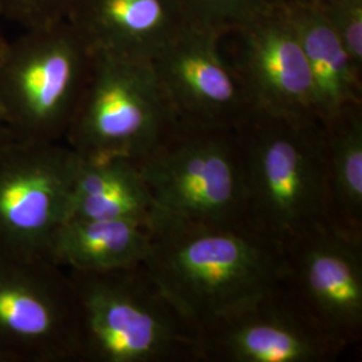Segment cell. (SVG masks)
Masks as SVG:
<instances>
[{
    "label": "cell",
    "mask_w": 362,
    "mask_h": 362,
    "mask_svg": "<svg viewBox=\"0 0 362 362\" xmlns=\"http://www.w3.org/2000/svg\"><path fill=\"white\" fill-rule=\"evenodd\" d=\"M144 266L200 333L282 282L284 251L243 224L157 221Z\"/></svg>",
    "instance_id": "6da1fadb"
},
{
    "label": "cell",
    "mask_w": 362,
    "mask_h": 362,
    "mask_svg": "<svg viewBox=\"0 0 362 362\" xmlns=\"http://www.w3.org/2000/svg\"><path fill=\"white\" fill-rule=\"evenodd\" d=\"M245 224L282 251L330 226L326 134L318 117L254 109L236 128Z\"/></svg>",
    "instance_id": "7a4b0ae2"
},
{
    "label": "cell",
    "mask_w": 362,
    "mask_h": 362,
    "mask_svg": "<svg viewBox=\"0 0 362 362\" xmlns=\"http://www.w3.org/2000/svg\"><path fill=\"white\" fill-rule=\"evenodd\" d=\"M74 286L79 361L199 362V333L144 263L67 270Z\"/></svg>",
    "instance_id": "3957f363"
},
{
    "label": "cell",
    "mask_w": 362,
    "mask_h": 362,
    "mask_svg": "<svg viewBox=\"0 0 362 362\" xmlns=\"http://www.w3.org/2000/svg\"><path fill=\"white\" fill-rule=\"evenodd\" d=\"M94 52L70 21L27 28L0 59V115L13 141L65 143Z\"/></svg>",
    "instance_id": "277c9868"
},
{
    "label": "cell",
    "mask_w": 362,
    "mask_h": 362,
    "mask_svg": "<svg viewBox=\"0 0 362 362\" xmlns=\"http://www.w3.org/2000/svg\"><path fill=\"white\" fill-rule=\"evenodd\" d=\"M155 203V219L245 224V176L236 128L182 124L134 161Z\"/></svg>",
    "instance_id": "5b68a950"
},
{
    "label": "cell",
    "mask_w": 362,
    "mask_h": 362,
    "mask_svg": "<svg viewBox=\"0 0 362 362\" xmlns=\"http://www.w3.org/2000/svg\"><path fill=\"white\" fill-rule=\"evenodd\" d=\"M94 52L65 143L81 157L139 161L179 124L152 61Z\"/></svg>",
    "instance_id": "8992f818"
},
{
    "label": "cell",
    "mask_w": 362,
    "mask_h": 362,
    "mask_svg": "<svg viewBox=\"0 0 362 362\" xmlns=\"http://www.w3.org/2000/svg\"><path fill=\"white\" fill-rule=\"evenodd\" d=\"M79 361L74 286L42 257L0 254V362Z\"/></svg>",
    "instance_id": "52a82bcc"
},
{
    "label": "cell",
    "mask_w": 362,
    "mask_h": 362,
    "mask_svg": "<svg viewBox=\"0 0 362 362\" xmlns=\"http://www.w3.org/2000/svg\"><path fill=\"white\" fill-rule=\"evenodd\" d=\"M77 163L66 143L13 141L0 151V254L46 258L67 219Z\"/></svg>",
    "instance_id": "ba28073f"
},
{
    "label": "cell",
    "mask_w": 362,
    "mask_h": 362,
    "mask_svg": "<svg viewBox=\"0 0 362 362\" xmlns=\"http://www.w3.org/2000/svg\"><path fill=\"white\" fill-rule=\"evenodd\" d=\"M282 286L311 320L344 346L362 337V235L333 226L284 250Z\"/></svg>",
    "instance_id": "9c48e42d"
},
{
    "label": "cell",
    "mask_w": 362,
    "mask_h": 362,
    "mask_svg": "<svg viewBox=\"0 0 362 362\" xmlns=\"http://www.w3.org/2000/svg\"><path fill=\"white\" fill-rule=\"evenodd\" d=\"M345 349L298 306L282 282L199 333V362H330Z\"/></svg>",
    "instance_id": "30bf717a"
},
{
    "label": "cell",
    "mask_w": 362,
    "mask_h": 362,
    "mask_svg": "<svg viewBox=\"0 0 362 362\" xmlns=\"http://www.w3.org/2000/svg\"><path fill=\"white\" fill-rule=\"evenodd\" d=\"M285 4L219 35L220 49L254 109L321 118L310 70Z\"/></svg>",
    "instance_id": "8fae6325"
},
{
    "label": "cell",
    "mask_w": 362,
    "mask_h": 362,
    "mask_svg": "<svg viewBox=\"0 0 362 362\" xmlns=\"http://www.w3.org/2000/svg\"><path fill=\"white\" fill-rule=\"evenodd\" d=\"M152 65L182 124L235 129L254 110L215 33L188 25L156 55Z\"/></svg>",
    "instance_id": "7c38bea8"
},
{
    "label": "cell",
    "mask_w": 362,
    "mask_h": 362,
    "mask_svg": "<svg viewBox=\"0 0 362 362\" xmlns=\"http://www.w3.org/2000/svg\"><path fill=\"white\" fill-rule=\"evenodd\" d=\"M69 21L93 50L149 61L188 26L180 0H83Z\"/></svg>",
    "instance_id": "4fadbf2b"
},
{
    "label": "cell",
    "mask_w": 362,
    "mask_h": 362,
    "mask_svg": "<svg viewBox=\"0 0 362 362\" xmlns=\"http://www.w3.org/2000/svg\"><path fill=\"white\" fill-rule=\"evenodd\" d=\"M155 212L153 199L134 161L78 156L67 219L128 220L151 228Z\"/></svg>",
    "instance_id": "5bb4252c"
},
{
    "label": "cell",
    "mask_w": 362,
    "mask_h": 362,
    "mask_svg": "<svg viewBox=\"0 0 362 362\" xmlns=\"http://www.w3.org/2000/svg\"><path fill=\"white\" fill-rule=\"evenodd\" d=\"M286 11L305 54L322 121L362 105V70L353 62L320 7L286 1Z\"/></svg>",
    "instance_id": "9a60e30c"
},
{
    "label": "cell",
    "mask_w": 362,
    "mask_h": 362,
    "mask_svg": "<svg viewBox=\"0 0 362 362\" xmlns=\"http://www.w3.org/2000/svg\"><path fill=\"white\" fill-rule=\"evenodd\" d=\"M151 240V228L141 223L67 219L52 233L46 259L66 270H115L143 263Z\"/></svg>",
    "instance_id": "2e32d148"
},
{
    "label": "cell",
    "mask_w": 362,
    "mask_h": 362,
    "mask_svg": "<svg viewBox=\"0 0 362 362\" xmlns=\"http://www.w3.org/2000/svg\"><path fill=\"white\" fill-rule=\"evenodd\" d=\"M324 124L330 226L362 235V105Z\"/></svg>",
    "instance_id": "e0dca14e"
},
{
    "label": "cell",
    "mask_w": 362,
    "mask_h": 362,
    "mask_svg": "<svg viewBox=\"0 0 362 362\" xmlns=\"http://www.w3.org/2000/svg\"><path fill=\"white\" fill-rule=\"evenodd\" d=\"M188 25L221 35L263 13L284 6L286 0H180Z\"/></svg>",
    "instance_id": "ac0fdd59"
},
{
    "label": "cell",
    "mask_w": 362,
    "mask_h": 362,
    "mask_svg": "<svg viewBox=\"0 0 362 362\" xmlns=\"http://www.w3.org/2000/svg\"><path fill=\"white\" fill-rule=\"evenodd\" d=\"M83 0H0V16L27 28L69 21Z\"/></svg>",
    "instance_id": "d6986e66"
},
{
    "label": "cell",
    "mask_w": 362,
    "mask_h": 362,
    "mask_svg": "<svg viewBox=\"0 0 362 362\" xmlns=\"http://www.w3.org/2000/svg\"><path fill=\"white\" fill-rule=\"evenodd\" d=\"M317 6L362 70V0H322Z\"/></svg>",
    "instance_id": "ffe728a7"
},
{
    "label": "cell",
    "mask_w": 362,
    "mask_h": 362,
    "mask_svg": "<svg viewBox=\"0 0 362 362\" xmlns=\"http://www.w3.org/2000/svg\"><path fill=\"white\" fill-rule=\"evenodd\" d=\"M13 141V137H11V134H10V132L7 129V127H6V124L1 118V115H0V151Z\"/></svg>",
    "instance_id": "44dd1931"
},
{
    "label": "cell",
    "mask_w": 362,
    "mask_h": 362,
    "mask_svg": "<svg viewBox=\"0 0 362 362\" xmlns=\"http://www.w3.org/2000/svg\"><path fill=\"white\" fill-rule=\"evenodd\" d=\"M1 18V16H0ZM8 39L4 37V34H3V30H1V26H0V59H1V57H3V54L6 52V49H7V46H8Z\"/></svg>",
    "instance_id": "7402d4cb"
},
{
    "label": "cell",
    "mask_w": 362,
    "mask_h": 362,
    "mask_svg": "<svg viewBox=\"0 0 362 362\" xmlns=\"http://www.w3.org/2000/svg\"><path fill=\"white\" fill-rule=\"evenodd\" d=\"M286 1H294V3H313V4H317L322 0H286Z\"/></svg>",
    "instance_id": "603a6c76"
}]
</instances>
